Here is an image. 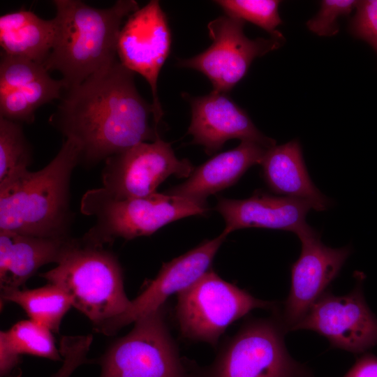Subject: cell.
<instances>
[{"mask_svg": "<svg viewBox=\"0 0 377 377\" xmlns=\"http://www.w3.org/2000/svg\"><path fill=\"white\" fill-rule=\"evenodd\" d=\"M299 238L301 253L291 267L289 294L283 309L274 310L287 332L294 330L314 302L327 290L351 252L350 246L332 249L325 246L314 230Z\"/></svg>", "mask_w": 377, "mask_h": 377, "instance_id": "4fadbf2b", "label": "cell"}, {"mask_svg": "<svg viewBox=\"0 0 377 377\" xmlns=\"http://www.w3.org/2000/svg\"><path fill=\"white\" fill-rule=\"evenodd\" d=\"M276 307L274 302L255 297L210 269L177 295L175 317L182 337L215 347L237 320L256 309Z\"/></svg>", "mask_w": 377, "mask_h": 377, "instance_id": "ba28073f", "label": "cell"}, {"mask_svg": "<svg viewBox=\"0 0 377 377\" xmlns=\"http://www.w3.org/2000/svg\"><path fill=\"white\" fill-rule=\"evenodd\" d=\"M56 33L43 65L58 71L65 89L75 87L114 63L123 20L139 8L135 0H118L97 8L80 0H54Z\"/></svg>", "mask_w": 377, "mask_h": 377, "instance_id": "7a4b0ae2", "label": "cell"}, {"mask_svg": "<svg viewBox=\"0 0 377 377\" xmlns=\"http://www.w3.org/2000/svg\"><path fill=\"white\" fill-rule=\"evenodd\" d=\"M267 148L260 144L241 141L230 150L215 155L197 168L188 179L165 193L193 200L207 198L235 184L246 171L260 164Z\"/></svg>", "mask_w": 377, "mask_h": 377, "instance_id": "ac0fdd59", "label": "cell"}, {"mask_svg": "<svg viewBox=\"0 0 377 377\" xmlns=\"http://www.w3.org/2000/svg\"><path fill=\"white\" fill-rule=\"evenodd\" d=\"M311 208L306 201L261 191L242 200L219 198L216 205L226 223L223 231L228 234L241 228H258L291 231L298 237L313 230L306 221Z\"/></svg>", "mask_w": 377, "mask_h": 377, "instance_id": "e0dca14e", "label": "cell"}, {"mask_svg": "<svg viewBox=\"0 0 377 377\" xmlns=\"http://www.w3.org/2000/svg\"><path fill=\"white\" fill-rule=\"evenodd\" d=\"M355 10L349 31L369 44L377 53V0L358 1Z\"/></svg>", "mask_w": 377, "mask_h": 377, "instance_id": "4316f807", "label": "cell"}, {"mask_svg": "<svg viewBox=\"0 0 377 377\" xmlns=\"http://www.w3.org/2000/svg\"><path fill=\"white\" fill-rule=\"evenodd\" d=\"M80 151L66 139L43 168L0 190V230L47 238L71 237L70 184Z\"/></svg>", "mask_w": 377, "mask_h": 377, "instance_id": "3957f363", "label": "cell"}, {"mask_svg": "<svg viewBox=\"0 0 377 377\" xmlns=\"http://www.w3.org/2000/svg\"><path fill=\"white\" fill-rule=\"evenodd\" d=\"M228 235L223 231L218 237L205 240L179 257L163 263L156 278L131 300L127 310L101 333L108 336L114 334L165 304L172 295H178L191 286L211 269L213 260Z\"/></svg>", "mask_w": 377, "mask_h": 377, "instance_id": "5bb4252c", "label": "cell"}, {"mask_svg": "<svg viewBox=\"0 0 377 377\" xmlns=\"http://www.w3.org/2000/svg\"><path fill=\"white\" fill-rule=\"evenodd\" d=\"M65 86L54 80L43 64L1 53L0 117L31 124L42 105L62 96Z\"/></svg>", "mask_w": 377, "mask_h": 377, "instance_id": "9a60e30c", "label": "cell"}, {"mask_svg": "<svg viewBox=\"0 0 377 377\" xmlns=\"http://www.w3.org/2000/svg\"><path fill=\"white\" fill-rule=\"evenodd\" d=\"M358 1L324 0L318 14L306 22L307 28L319 36H333L339 31L338 19L348 16Z\"/></svg>", "mask_w": 377, "mask_h": 377, "instance_id": "484cf974", "label": "cell"}, {"mask_svg": "<svg viewBox=\"0 0 377 377\" xmlns=\"http://www.w3.org/2000/svg\"><path fill=\"white\" fill-rule=\"evenodd\" d=\"M356 279L355 288L347 295L325 292L294 330H312L325 337L332 348L354 354L377 345V318L363 295V274L357 273Z\"/></svg>", "mask_w": 377, "mask_h": 377, "instance_id": "8fae6325", "label": "cell"}, {"mask_svg": "<svg viewBox=\"0 0 377 377\" xmlns=\"http://www.w3.org/2000/svg\"><path fill=\"white\" fill-rule=\"evenodd\" d=\"M49 123L77 145L80 164L86 167L160 138L152 104L141 97L134 73L118 59L64 90Z\"/></svg>", "mask_w": 377, "mask_h": 377, "instance_id": "6da1fadb", "label": "cell"}, {"mask_svg": "<svg viewBox=\"0 0 377 377\" xmlns=\"http://www.w3.org/2000/svg\"><path fill=\"white\" fill-rule=\"evenodd\" d=\"M40 276L66 292L73 306L101 333L131 302L117 256L84 235L73 237L57 266Z\"/></svg>", "mask_w": 377, "mask_h": 377, "instance_id": "277c9868", "label": "cell"}, {"mask_svg": "<svg viewBox=\"0 0 377 377\" xmlns=\"http://www.w3.org/2000/svg\"><path fill=\"white\" fill-rule=\"evenodd\" d=\"M171 33L166 15L157 0L149 1L127 17L117 47L120 63L142 76L150 86L155 119L159 125L163 111L157 90L158 77L170 51Z\"/></svg>", "mask_w": 377, "mask_h": 377, "instance_id": "7c38bea8", "label": "cell"}, {"mask_svg": "<svg viewBox=\"0 0 377 377\" xmlns=\"http://www.w3.org/2000/svg\"><path fill=\"white\" fill-rule=\"evenodd\" d=\"M214 3L225 12V15L244 22H250L271 34L281 33L276 28L282 23L279 13L280 1L276 0H218Z\"/></svg>", "mask_w": 377, "mask_h": 377, "instance_id": "d4e9b609", "label": "cell"}, {"mask_svg": "<svg viewBox=\"0 0 377 377\" xmlns=\"http://www.w3.org/2000/svg\"><path fill=\"white\" fill-rule=\"evenodd\" d=\"M10 302L19 305L29 318L58 333L61 321L73 306L71 297L59 286L47 283L33 288L1 290V303Z\"/></svg>", "mask_w": 377, "mask_h": 377, "instance_id": "7402d4cb", "label": "cell"}, {"mask_svg": "<svg viewBox=\"0 0 377 377\" xmlns=\"http://www.w3.org/2000/svg\"><path fill=\"white\" fill-rule=\"evenodd\" d=\"M260 165L265 182L274 193L306 201L316 211L330 207V200L310 179L297 140L267 149Z\"/></svg>", "mask_w": 377, "mask_h": 377, "instance_id": "ffe728a7", "label": "cell"}, {"mask_svg": "<svg viewBox=\"0 0 377 377\" xmlns=\"http://www.w3.org/2000/svg\"><path fill=\"white\" fill-rule=\"evenodd\" d=\"M21 363V355L15 353L8 343L0 337V375L8 377Z\"/></svg>", "mask_w": 377, "mask_h": 377, "instance_id": "f1b7e54d", "label": "cell"}, {"mask_svg": "<svg viewBox=\"0 0 377 377\" xmlns=\"http://www.w3.org/2000/svg\"><path fill=\"white\" fill-rule=\"evenodd\" d=\"M72 238L40 237L0 230L1 290L20 288L42 266L57 264Z\"/></svg>", "mask_w": 377, "mask_h": 377, "instance_id": "d6986e66", "label": "cell"}, {"mask_svg": "<svg viewBox=\"0 0 377 377\" xmlns=\"http://www.w3.org/2000/svg\"><path fill=\"white\" fill-rule=\"evenodd\" d=\"M343 377H377V356L363 354Z\"/></svg>", "mask_w": 377, "mask_h": 377, "instance_id": "83f0119b", "label": "cell"}, {"mask_svg": "<svg viewBox=\"0 0 377 377\" xmlns=\"http://www.w3.org/2000/svg\"><path fill=\"white\" fill-rule=\"evenodd\" d=\"M54 19L45 20L30 10H19L0 17L1 53L43 64L54 40Z\"/></svg>", "mask_w": 377, "mask_h": 377, "instance_id": "44dd1931", "label": "cell"}, {"mask_svg": "<svg viewBox=\"0 0 377 377\" xmlns=\"http://www.w3.org/2000/svg\"><path fill=\"white\" fill-rule=\"evenodd\" d=\"M32 149L20 123L0 117V190L29 170Z\"/></svg>", "mask_w": 377, "mask_h": 377, "instance_id": "603a6c76", "label": "cell"}, {"mask_svg": "<svg viewBox=\"0 0 377 377\" xmlns=\"http://www.w3.org/2000/svg\"><path fill=\"white\" fill-rule=\"evenodd\" d=\"M286 332L275 313L246 320L219 348L209 365L200 367L198 377H315L289 354Z\"/></svg>", "mask_w": 377, "mask_h": 377, "instance_id": "52a82bcc", "label": "cell"}, {"mask_svg": "<svg viewBox=\"0 0 377 377\" xmlns=\"http://www.w3.org/2000/svg\"><path fill=\"white\" fill-rule=\"evenodd\" d=\"M133 324L98 359L99 377H198L200 366L180 355L166 304Z\"/></svg>", "mask_w": 377, "mask_h": 377, "instance_id": "8992f818", "label": "cell"}, {"mask_svg": "<svg viewBox=\"0 0 377 377\" xmlns=\"http://www.w3.org/2000/svg\"><path fill=\"white\" fill-rule=\"evenodd\" d=\"M191 121L187 133L193 142L205 147L210 155L222 148L230 139L250 141L269 149L275 141L264 135L248 114L225 93L213 90L200 97L189 98Z\"/></svg>", "mask_w": 377, "mask_h": 377, "instance_id": "2e32d148", "label": "cell"}, {"mask_svg": "<svg viewBox=\"0 0 377 377\" xmlns=\"http://www.w3.org/2000/svg\"><path fill=\"white\" fill-rule=\"evenodd\" d=\"M243 20L224 15L211 21L207 29L212 45L204 52L178 63L204 74L213 90L227 94L246 75L252 61L284 42L281 34L269 38L249 39Z\"/></svg>", "mask_w": 377, "mask_h": 377, "instance_id": "9c48e42d", "label": "cell"}, {"mask_svg": "<svg viewBox=\"0 0 377 377\" xmlns=\"http://www.w3.org/2000/svg\"><path fill=\"white\" fill-rule=\"evenodd\" d=\"M80 210L96 219L84 235L105 246L117 238L126 240L148 236L180 219L204 215L206 202L157 192L145 197L118 199L104 188L89 190L82 196Z\"/></svg>", "mask_w": 377, "mask_h": 377, "instance_id": "5b68a950", "label": "cell"}, {"mask_svg": "<svg viewBox=\"0 0 377 377\" xmlns=\"http://www.w3.org/2000/svg\"><path fill=\"white\" fill-rule=\"evenodd\" d=\"M2 337L18 355H29L53 361H61L59 348L53 332L47 327L31 319L21 320L10 329L1 331Z\"/></svg>", "mask_w": 377, "mask_h": 377, "instance_id": "cb8c5ba5", "label": "cell"}, {"mask_svg": "<svg viewBox=\"0 0 377 377\" xmlns=\"http://www.w3.org/2000/svg\"><path fill=\"white\" fill-rule=\"evenodd\" d=\"M104 162L103 188L118 199L148 196L170 175L188 178L194 169L188 160L177 158L170 144L161 138L139 143Z\"/></svg>", "mask_w": 377, "mask_h": 377, "instance_id": "30bf717a", "label": "cell"}]
</instances>
